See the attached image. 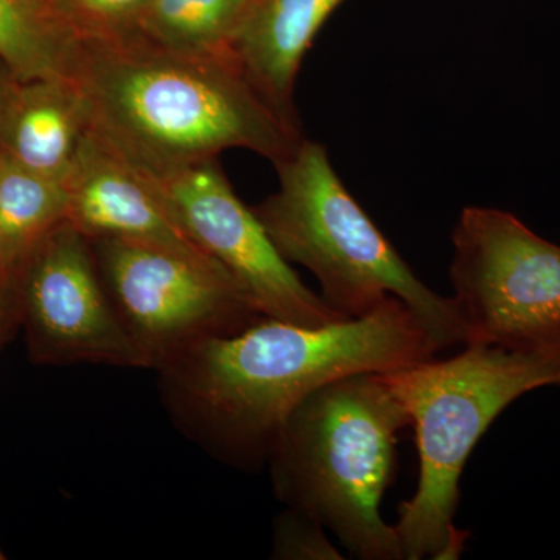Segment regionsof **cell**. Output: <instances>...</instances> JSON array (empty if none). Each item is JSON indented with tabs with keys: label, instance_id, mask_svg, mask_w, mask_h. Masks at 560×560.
I'll use <instances>...</instances> for the list:
<instances>
[{
	"label": "cell",
	"instance_id": "1",
	"mask_svg": "<svg viewBox=\"0 0 560 560\" xmlns=\"http://www.w3.org/2000/svg\"><path fill=\"white\" fill-rule=\"evenodd\" d=\"M425 327L399 298L357 319L320 327L264 316L158 371L176 429L234 469L267 466L291 411L327 383L433 359Z\"/></svg>",
	"mask_w": 560,
	"mask_h": 560
},
{
	"label": "cell",
	"instance_id": "2",
	"mask_svg": "<svg viewBox=\"0 0 560 560\" xmlns=\"http://www.w3.org/2000/svg\"><path fill=\"white\" fill-rule=\"evenodd\" d=\"M75 79L90 98L95 130L151 175L231 149L276 165L304 139L232 57L183 54L127 32L81 40Z\"/></svg>",
	"mask_w": 560,
	"mask_h": 560
},
{
	"label": "cell",
	"instance_id": "3",
	"mask_svg": "<svg viewBox=\"0 0 560 560\" xmlns=\"http://www.w3.org/2000/svg\"><path fill=\"white\" fill-rule=\"evenodd\" d=\"M410 416L377 372L327 383L291 411L268 458L276 497L331 530L350 555L401 560L381 504Z\"/></svg>",
	"mask_w": 560,
	"mask_h": 560
},
{
	"label": "cell",
	"instance_id": "4",
	"mask_svg": "<svg viewBox=\"0 0 560 560\" xmlns=\"http://www.w3.org/2000/svg\"><path fill=\"white\" fill-rule=\"evenodd\" d=\"M275 167L279 190L250 209L280 256L312 271L331 311L363 318L396 296L418 316L438 352L466 346L455 302L434 293L401 259L342 184L326 147L304 138Z\"/></svg>",
	"mask_w": 560,
	"mask_h": 560
},
{
	"label": "cell",
	"instance_id": "5",
	"mask_svg": "<svg viewBox=\"0 0 560 560\" xmlns=\"http://www.w3.org/2000/svg\"><path fill=\"white\" fill-rule=\"evenodd\" d=\"M383 378L415 427L419 485L394 526L407 560L459 559L469 533L456 528L459 480L482 434L501 412L541 386L558 385L559 357L466 345L448 360H423Z\"/></svg>",
	"mask_w": 560,
	"mask_h": 560
},
{
	"label": "cell",
	"instance_id": "6",
	"mask_svg": "<svg viewBox=\"0 0 560 560\" xmlns=\"http://www.w3.org/2000/svg\"><path fill=\"white\" fill-rule=\"evenodd\" d=\"M452 238L466 345L560 359V246L510 212L477 206L460 212Z\"/></svg>",
	"mask_w": 560,
	"mask_h": 560
},
{
	"label": "cell",
	"instance_id": "7",
	"mask_svg": "<svg viewBox=\"0 0 560 560\" xmlns=\"http://www.w3.org/2000/svg\"><path fill=\"white\" fill-rule=\"evenodd\" d=\"M91 243L114 308L149 370L265 316L224 268L138 243Z\"/></svg>",
	"mask_w": 560,
	"mask_h": 560
},
{
	"label": "cell",
	"instance_id": "8",
	"mask_svg": "<svg viewBox=\"0 0 560 560\" xmlns=\"http://www.w3.org/2000/svg\"><path fill=\"white\" fill-rule=\"evenodd\" d=\"M21 326L33 363L149 370L103 282L90 238L61 224L20 276Z\"/></svg>",
	"mask_w": 560,
	"mask_h": 560
},
{
	"label": "cell",
	"instance_id": "9",
	"mask_svg": "<svg viewBox=\"0 0 560 560\" xmlns=\"http://www.w3.org/2000/svg\"><path fill=\"white\" fill-rule=\"evenodd\" d=\"M151 176L180 230L241 283L265 316L307 327L346 319L280 256L256 213L232 189L219 161Z\"/></svg>",
	"mask_w": 560,
	"mask_h": 560
},
{
	"label": "cell",
	"instance_id": "10",
	"mask_svg": "<svg viewBox=\"0 0 560 560\" xmlns=\"http://www.w3.org/2000/svg\"><path fill=\"white\" fill-rule=\"evenodd\" d=\"M62 184L68 194V223L90 241L138 243L223 268L180 230L153 176L95 127Z\"/></svg>",
	"mask_w": 560,
	"mask_h": 560
},
{
	"label": "cell",
	"instance_id": "11",
	"mask_svg": "<svg viewBox=\"0 0 560 560\" xmlns=\"http://www.w3.org/2000/svg\"><path fill=\"white\" fill-rule=\"evenodd\" d=\"M92 127L77 79H13L0 101V153L49 179L65 180Z\"/></svg>",
	"mask_w": 560,
	"mask_h": 560
},
{
	"label": "cell",
	"instance_id": "12",
	"mask_svg": "<svg viewBox=\"0 0 560 560\" xmlns=\"http://www.w3.org/2000/svg\"><path fill=\"white\" fill-rule=\"evenodd\" d=\"M345 0H253L231 54L276 114L301 131L294 105L298 73L313 40Z\"/></svg>",
	"mask_w": 560,
	"mask_h": 560
},
{
	"label": "cell",
	"instance_id": "13",
	"mask_svg": "<svg viewBox=\"0 0 560 560\" xmlns=\"http://www.w3.org/2000/svg\"><path fill=\"white\" fill-rule=\"evenodd\" d=\"M80 47L55 0H0V65L14 79H75Z\"/></svg>",
	"mask_w": 560,
	"mask_h": 560
},
{
	"label": "cell",
	"instance_id": "14",
	"mask_svg": "<svg viewBox=\"0 0 560 560\" xmlns=\"http://www.w3.org/2000/svg\"><path fill=\"white\" fill-rule=\"evenodd\" d=\"M65 223V184L27 171L0 153V271L18 278L40 243Z\"/></svg>",
	"mask_w": 560,
	"mask_h": 560
},
{
	"label": "cell",
	"instance_id": "15",
	"mask_svg": "<svg viewBox=\"0 0 560 560\" xmlns=\"http://www.w3.org/2000/svg\"><path fill=\"white\" fill-rule=\"evenodd\" d=\"M253 0H147L130 32L165 49L232 57Z\"/></svg>",
	"mask_w": 560,
	"mask_h": 560
},
{
	"label": "cell",
	"instance_id": "16",
	"mask_svg": "<svg viewBox=\"0 0 560 560\" xmlns=\"http://www.w3.org/2000/svg\"><path fill=\"white\" fill-rule=\"evenodd\" d=\"M81 40L130 32L147 0H55Z\"/></svg>",
	"mask_w": 560,
	"mask_h": 560
},
{
	"label": "cell",
	"instance_id": "17",
	"mask_svg": "<svg viewBox=\"0 0 560 560\" xmlns=\"http://www.w3.org/2000/svg\"><path fill=\"white\" fill-rule=\"evenodd\" d=\"M271 558L278 560L342 559L327 539L326 528L318 521L293 508L279 514L272 523Z\"/></svg>",
	"mask_w": 560,
	"mask_h": 560
},
{
	"label": "cell",
	"instance_id": "18",
	"mask_svg": "<svg viewBox=\"0 0 560 560\" xmlns=\"http://www.w3.org/2000/svg\"><path fill=\"white\" fill-rule=\"evenodd\" d=\"M21 294L18 278L0 271V352L21 329Z\"/></svg>",
	"mask_w": 560,
	"mask_h": 560
},
{
	"label": "cell",
	"instance_id": "19",
	"mask_svg": "<svg viewBox=\"0 0 560 560\" xmlns=\"http://www.w3.org/2000/svg\"><path fill=\"white\" fill-rule=\"evenodd\" d=\"M14 77L11 75L9 70L3 68L2 65H0V101H2L3 94H5L7 88H9V84L11 83V80H13Z\"/></svg>",
	"mask_w": 560,
	"mask_h": 560
},
{
	"label": "cell",
	"instance_id": "20",
	"mask_svg": "<svg viewBox=\"0 0 560 560\" xmlns=\"http://www.w3.org/2000/svg\"><path fill=\"white\" fill-rule=\"evenodd\" d=\"M5 559V556H3L2 550H0V560Z\"/></svg>",
	"mask_w": 560,
	"mask_h": 560
},
{
	"label": "cell",
	"instance_id": "21",
	"mask_svg": "<svg viewBox=\"0 0 560 560\" xmlns=\"http://www.w3.org/2000/svg\"><path fill=\"white\" fill-rule=\"evenodd\" d=\"M558 385L560 386V381H559Z\"/></svg>",
	"mask_w": 560,
	"mask_h": 560
}]
</instances>
